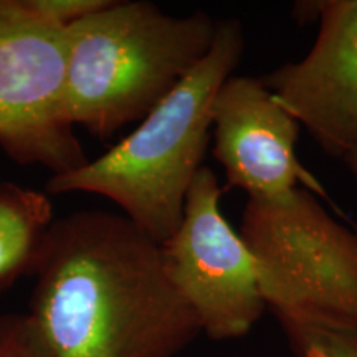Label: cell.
I'll return each mask as SVG.
<instances>
[{
    "instance_id": "obj_1",
    "label": "cell",
    "mask_w": 357,
    "mask_h": 357,
    "mask_svg": "<svg viewBox=\"0 0 357 357\" xmlns=\"http://www.w3.org/2000/svg\"><path fill=\"white\" fill-rule=\"evenodd\" d=\"M26 314L53 357H176L202 334L160 243L101 211L55 218Z\"/></svg>"
},
{
    "instance_id": "obj_2",
    "label": "cell",
    "mask_w": 357,
    "mask_h": 357,
    "mask_svg": "<svg viewBox=\"0 0 357 357\" xmlns=\"http://www.w3.org/2000/svg\"><path fill=\"white\" fill-rule=\"evenodd\" d=\"M243 52L242 22L218 20L207 55L139 126L98 159L52 176L45 192L101 195L147 236L166 242L181 225L187 192L204 167L213 100Z\"/></svg>"
},
{
    "instance_id": "obj_3",
    "label": "cell",
    "mask_w": 357,
    "mask_h": 357,
    "mask_svg": "<svg viewBox=\"0 0 357 357\" xmlns=\"http://www.w3.org/2000/svg\"><path fill=\"white\" fill-rule=\"evenodd\" d=\"M218 20L169 15L144 0H109L65 29L63 113L109 139L142 121L211 50Z\"/></svg>"
},
{
    "instance_id": "obj_4",
    "label": "cell",
    "mask_w": 357,
    "mask_h": 357,
    "mask_svg": "<svg viewBox=\"0 0 357 357\" xmlns=\"http://www.w3.org/2000/svg\"><path fill=\"white\" fill-rule=\"evenodd\" d=\"M238 234L281 328L357 321V231L329 215L312 192L248 199Z\"/></svg>"
},
{
    "instance_id": "obj_5",
    "label": "cell",
    "mask_w": 357,
    "mask_h": 357,
    "mask_svg": "<svg viewBox=\"0 0 357 357\" xmlns=\"http://www.w3.org/2000/svg\"><path fill=\"white\" fill-rule=\"evenodd\" d=\"M65 30L26 0H0V149L52 176L86 162L63 113Z\"/></svg>"
},
{
    "instance_id": "obj_6",
    "label": "cell",
    "mask_w": 357,
    "mask_h": 357,
    "mask_svg": "<svg viewBox=\"0 0 357 357\" xmlns=\"http://www.w3.org/2000/svg\"><path fill=\"white\" fill-rule=\"evenodd\" d=\"M223 190L202 167L187 192L181 225L160 243L172 284L213 341L242 339L266 310L257 263L220 212Z\"/></svg>"
},
{
    "instance_id": "obj_7",
    "label": "cell",
    "mask_w": 357,
    "mask_h": 357,
    "mask_svg": "<svg viewBox=\"0 0 357 357\" xmlns=\"http://www.w3.org/2000/svg\"><path fill=\"white\" fill-rule=\"evenodd\" d=\"M301 124L276 101L265 79L231 75L212 106L213 155L229 187L248 199L284 200L296 189L328 199L296 154Z\"/></svg>"
},
{
    "instance_id": "obj_8",
    "label": "cell",
    "mask_w": 357,
    "mask_h": 357,
    "mask_svg": "<svg viewBox=\"0 0 357 357\" xmlns=\"http://www.w3.org/2000/svg\"><path fill=\"white\" fill-rule=\"evenodd\" d=\"M314 8L319 32L311 50L263 79L326 154L346 159L357 153V0Z\"/></svg>"
},
{
    "instance_id": "obj_9",
    "label": "cell",
    "mask_w": 357,
    "mask_h": 357,
    "mask_svg": "<svg viewBox=\"0 0 357 357\" xmlns=\"http://www.w3.org/2000/svg\"><path fill=\"white\" fill-rule=\"evenodd\" d=\"M53 222L48 194L0 182V293L35 275Z\"/></svg>"
},
{
    "instance_id": "obj_10",
    "label": "cell",
    "mask_w": 357,
    "mask_h": 357,
    "mask_svg": "<svg viewBox=\"0 0 357 357\" xmlns=\"http://www.w3.org/2000/svg\"><path fill=\"white\" fill-rule=\"evenodd\" d=\"M283 331L298 357H357V321L301 324Z\"/></svg>"
},
{
    "instance_id": "obj_11",
    "label": "cell",
    "mask_w": 357,
    "mask_h": 357,
    "mask_svg": "<svg viewBox=\"0 0 357 357\" xmlns=\"http://www.w3.org/2000/svg\"><path fill=\"white\" fill-rule=\"evenodd\" d=\"M0 357H53L26 312L0 314Z\"/></svg>"
},
{
    "instance_id": "obj_12",
    "label": "cell",
    "mask_w": 357,
    "mask_h": 357,
    "mask_svg": "<svg viewBox=\"0 0 357 357\" xmlns=\"http://www.w3.org/2000/svg\"><path fill=\"white\" fill-rule=\"evenodd\" d=\"M108 2L109 0H26L33 12L61 30L101 10Z\"/></svg>"
},
{
    "instance_id": "obj_13",
    "label": "cell",
    "mask_w": 357,
    "mask_h": 357,
    "mask_svg": "<svg viewBox=\"0 0 357 357\" xmlns=\"http://www.w3.org/2000/svg\"><path fill=\"white\" fill-rule=\"evenodd\" d=\"M342 160H344L347 169H349L352 177H354V181L357 182V153L349 154L346 159H342Z\"/></svg>"
},
{
    "instance_id": "obj_14",
    "label": "cell",
    "mask_w": 357,
    "mask_h": 357,
    "mask_svg": "<svg viewBox=\"0 0 357 357\" xmlns=\"http://www.w3.org/2000/svg\"><path fill=\"white\" fill-rule=\"evenodd\" d=\"M354 230H356V231H357V225H354Z\"/></svg>"
}]
</instances>
